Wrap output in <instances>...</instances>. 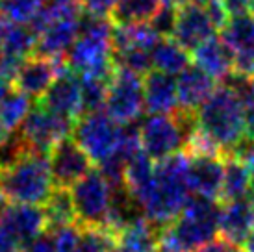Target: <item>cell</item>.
<instances>
[{
    "mask_svg": "<svg viewBox=\"0 0 254 252\" xmlns=\"http://www.w3.org/2000/svg\"><path fill=\"white\" fill-rule=\"evenodd\" d=\"M190 196V160L186 152H177L156 161L154 182L141 202L143 217L163 228L182 213Z\"/></svg>",
    "mask_w": 254,
    "mask_h": 252,
    "instance_id": "obj_1",
    "label": "cell"
},
{
    "mask_svg": "<svg viewBox=\"0 0 254 252\" xmlns=\"http://www.w3.org/2000/svg\"><path fill=\"white\" fill-rule=\"evenodd\" d=\"M113 28L110 17L85 13L80 17V34L67 52L65 63L78 76L110 78L115 72L113 60Z\"/></svg>",
    "mask_w": 254,
    "mask_h": 252,
    "instance_id": "obj_2",
    "label": "cell"
},
{
    "mask_svg": "<svg viewBox=\"0 0 254 252\" xmlns=\"http://www.w3.org/2000/svg\"><path fill=\"white\" fill-rule=\"evenodd\" d=\"M221 202L191 195L182 213L160 230V252H195L219 234Z\"/></svg>",
    "mask_w": 254,
    "mask_h": 252,
    "instance_id": "obj_3",
    "label": "cell"
},
{
    "mask_svg": "<svg viewBox=\"0 0 254 252\" xmlns=\"http://www.w3.org/2000/svg\"><path fill=\"white\" fill-rule=\"evenodd\" d=\"M54 189L49 154L28 148L11 165L0 169V191L11 204L43 206Z\"/></svg>",
    "mask_w": 254,
    "mask_h": 252,
    "instance_id": "obj_4",
    "label": "cell"
},
{
    "mask_svg": "<svg viewBox=\"0 0 254 252\" xmlns=\"http://www.w3.org/2000/svg\"><path fill=\"white\" fill-rule=\"evenodd\" d=\"M197 126L228 156L247 135V123L240 98L225 84L197 110Z\"/></svg>",
    "mask_w": 254,
    "mask_h": 252,
    "instance_id": "obj_5",
    "label": "cell"
},
{
    "mask_svg": "<svg viewBox=\"0 0 254 252\" xmlns=\"http://www.w3.org/2000/svg\"><path fill=\"white\" fill-rule=\"evenodd\" d=\"M197 128V113L178 110L175 113L150 115L139 126L141 150L154 161L165 160L186 148Z\"/></svg>",
    "mask_w": 254,
    "mask_h": 252,
    "instance_id": "obj_6",
    "label": "cell"
},
{
    "mask_svg": "<svg viewBox=\"0 0 254 252\" xmlns=\"http://www.w3.org/2000/svg\"><path fill=\"white\" fill-rule=\"evenodd\" d=\"M69 191L76 211V223L80 226L104 228L115 193V186L104 176V173L100 169H91Z\"/></svg>",
    "mask_w": 254,
    "mask_h": 252,
    "instance_id": "obj_7",
    "label": "cell"
},
{
    "mask_svg": "<svg viewBox=\"0 0 254 252\" xmlns=\"http://www.w3.org/2000/svg\"><path fill=\"white\" fill-rule=\"evenodd\" d=\"M125 126L112 119L106 112L85 113L74 125L72 135L93 163H104L110 160L123 139Z\"/></svg>",
    "mask_w": 254,
    "mask_h": 252,
    "instance_id": "obj_8",
    "label": "cell"
},
{
    "mask_svg": "<svg viewBox=\"0 0 254 252\" xmlns=\"http://www.w3.org/2000/svg\"><path fill=\"white\" fill-rule=\"evenodd\" d=\"M72 130H74L72 119H67L39 104L32 108V112L28 113V117L24 119L17 132L21 133L22 141L26 143L30 150L50 154L52 148L69 139Z\"/></svg>",
    "mask_w": 254,
    "mask_h": 252,
    "instance_id": "obj_9",
    "label": "cell"
},
{
    "mask_svg": "<svg viewBox=\"0 0 254 252\" xmlns=\"http://www.w3.org/2000/svg\"><path fill=\"white\" fill-rule=\"evenodd\" d=\"M106 113L119 125L127 126L141 117L145 110L143 78L130 70L115 67L112 80L108 84Z\"/></svg>",
    "mask_w": 254,
    "mask_h": 252,
    "instance_id": "obj_10",
    "label": "cell"
},
{
    "mask_svg": "<svg viewBox=\"0 0 254 252\" xmlns=\"http://www.w3.org/2000/svg\"><path fill=\"white\" fill-rule=\"evenodd\" d=\"M49 161L54 186L62 189H71L93 169L91 158L85 154L74 139H65L64 143L52 148Z\"/></svg>",
    "mask_w": 254,
    "mask_h": 252,
    "instance_id": "obj_11",
    "label": "cell"
},
{
    "mask_svg": "<svg viewBox=\"0 0 254 252\" xmlns=\"http://www.w3.org/2000/svg\"><path fill=\"white\" fill-rule=\"evenodd\" d=\"M215 32H217V26L212 21L204 4H186L177 7L173 39L178 45H182L188 52H193L202 43L212 39Z\"/></svg>",
    "mask_w": 254,
    "mask_h": 252,
    "instance_id": "obj_12",
    "label": "cell"
},
{
    "mask_svg": "<svg viewBox=\"0 0 254 252\" xmlns=\"http://www.w3.org/2000/svg\"><path fill=\"white\" fill-rule=\"evenodd\" d=\"M65 67H67L65 60H52L39 54L28 56L15 72V89L32 98H41Z\"/></svg>",
    "mask_w": 254,
    "mask_h": 252,
    "instance_id": "obj_13",
    "label": "cell"
},
{
    "mask_svg": "<svg viewBox=\"0 0 254 252\" xmlns=\"http://www.w3.org/2000/svg\"><path fill=\"white\" fill-rule=\"evenodd\" d=\"M221 39L230 49L236 70L254 76V17L251 13L230 17L221 28Z\"/></svg>",
    "mask_w": 254,
    "mask_h": 252,
    "instance_id": "obj_14",
    "label": "cell"
},
{
    "mask_svg": "<svg viewBox=\"0 0 254 252\" xmlns=\"http://www.w3.org/2000/svg\"><path fill=\"white\" fill-rule=\"evenodd\" d=\"M41 104L67 119H76L84 113L82 106V80L74 70L65 67L52 82L49 91L41 97Z\"/></svg>",
    "mask_w": 254,
    "mask_h": 252,
    "instance_id": "obj_15",
    "label": "cell"
},
{
    "mask_svg": "<svg viewBox=\"0 0 254 252\" xmlns=\"http://www.w3.org/2000/svg\"><path fill=\"white\" fill-rule=\"evenodd\" d=\"M0 221L21 243L22 251L49 228V221L43 208L32 204H7L0 210Z\"/></svg>",
    "mask_w": 254,
    "mask_h": 252,
    "instance_id": "obj_16",
    "label": "cell"
},
{
    "mask_svg": "<svg viewBox=\"0 0 254 252\" xmlns=\"http://www.w3.org/2000/svg\"><path fill=\"white\" fill-rule=\"evenodd\" d=\"M190 160V186L193 195H200L221 202L225 180V156H188Z\"/></svg>",
    "mask_w": 254,
    "mask_h": 252,
    "instance_id": "obj_17",
    "label": "cell"
},
{
    "mask_svg": "<svg viewBox=\"0 0 254 252\" xmlns=\"http://www.w3.org/2000/svg\"><path fill=\"white\" fill-rule=\"evenodd\" d=\"M78 34H80V15L54 19L37 32L36 52L45 58L64 60L76 41Z\"/></svg>",
    "mask_w": 254,
    "mask_h": 252,
    "instance_id": "obj_18",
    "label": "cell"
},
{
    "mask_svg": "<svg viewBox=\"0 0 254 252\" xmlns=\"http://www.w3.org/2000/svg\"><path fill=\"white\" fill-rule=\"evenodd\" d=\"M215 85H217V80L204 72L200 67L197 65L186 67L177 76L178 110L197 113L198 108L217 89Z\"/></svg>",
    "mask_w": 254,
    "mask_h": 252,
    "instance_id": "obj_19",
    "label": "cell"
},
{
    "mask_svg": "<svg viewBox=\"0 0 254 252\" xmlns=\"http://www.w3.org/2000/svg\"><path fill=\"white\" fill-rule=\"evenodd\" d=\"M254 230V196L221 204L219 234L221 238L241 245Z\"/></svg>",
    "mask_w": 254,
    "mask_h": 252,
    "instance_id": "obj_20",
    "label": "cell"
},
{
    "mask_svg": "<svg viewBox=\"0 0 254 252\" xmlns=\"http://www.w3.org/2000/svg\"><path fill=\"white\" fill-rule=\"evenodd\" d=\"M143 95L145 110L150 115L178 112V87L177 78L152 69L143 76Z\"/></svg>",
    "mask_w": 254,
    "mask_h": 252,
    "instance_id": "obj_21",
    "label": "cell"
},
{
    "mask_svg": "<svg viewBox=\"0 0 254 252\" xmlns=\"http://www.w3.org/2000/svg\"><path fill=\"white\" fill-rule=\"evenodd\" d=\"M193 62L197 67H200L204 72H208L219 82H225L236 70L232 52L226 47V43L217 35H213L212 39H208L198 49L193 50Z\"/></svg>",
    "mask_w": 254,
    "mask_h": 252,
    "instance_id": "obj_22",
    "label": "cell"
},
{
    "mask_svg": "<svg viewBox=\"0 0 254 252\" xmlns=\"http://www.w3.org/2000/svg\"><path fill=\"white\" fill-rule=\"evenodd\" d=\"M160 230L145 217L135 219L115 234L112 252H160Z\"/></svg>",
    "mask_w": 254,
    "mask_h": 252,
    "instance_id": "obj_23",
    "label": "cell"
},
{
    "mask_svg": "<svg viewBox=\"0 0 254 252\" xmlns=\"http://www.w3.org/2000/svg\"><path fill=\"white\" fill-rule=\"evenodd\" d=\"M37 47V32L30 24H15L0 17V56L24 62Z\"/></svg>",
    "mask_w": 254,
    "mask_h": 252,
    "instance_id": "obj_24",
    "label": "cell"
},
{
    "mask_svg": "<svg viewBox=\"0 0 254 252\" xmlns=\"http://www.w3.org/2000/svg\"><path fill=\"white\" fill-rule=\"evenodd\" d=\"M154 167L156 163L152 158H148L143 150H139L137 154L128 161V165L125 167V175H123V188L127 189V193L135 202L139 204L145 200V196L148 195V191L152 188L154 182Z\"/></svg>",
    "mask_w": 254,
    "mask_h": 252,
    "instance_id": "obj_25",
    "label": "cell"
},
{
    "mask_svg": "<svg viewBox=\"0 0 254 252\" xmlns=\"http://www.w3.org/2000/svg\"><path fill=\"white\" fill-rule=\"evenodd\" d=\"M251 193H253V171H251V167L245 161L226 156L221 204L251 196Z\"/></svg>",
    "mask_w": 254,
    "mask_h": 252,
    "instance_id": "obj_26",
    "label": "cell"
},
{
    "mask_svg": "<svg viewBox=\"0 0 254 252\" xmlns=\"http://www.w3.org/2000/svg\"><path fill=\"white\" fill-rule=\"evenodd\" d=\"M191 65L190 52L178 45L173 37H162L152 49V69L178 76L186 67Z\"/></svg>",
    "mask_w": 254,
    "mask_h": 252,
    "instance_id": "obj_27",
    "label": "cell"
},
{
    "mask_svg": "<svg viewBox=\"0 0 254 252\" xmlns=\"http://www.w3.org/2000/svg\"><path fill=\"white\" fill-rule=\"evenodd\" d=\"M30 112L32 97L24 95L19 89H9L0 98V128L7 133L17 132Z\"/></svg>",
    "mask_w": 254,
    "mask_h": 252,
    "instance_id": "obj_28",
    "label": "cell"
},
{
    "mask_svg": "<svg viewBox=\"0 0 254 252\" xmlns=\"http://www.w3.org/2000/svg\"><path fill=\"white\" fill-rule=\"evenodd\" d=\"M165 0H125L112 13L113 24H147L152 21Z\"/></svg>",
    "mask_w": 254,
    "mask_h": 252,
    "instance_id": "obj_29",
    "label": "cell"
},
{
    "mask_svg": "<svg viewBox=\"0 0 254 252\" xmlns=\"http://www.w3.org/2000/svg\"><path fill=\"white\" fill-rule=\"evenodd\" d=\"M43 206H45L43 211H45L47 221H49V228L76 223V211H74V204H72V196L69 189L56 188Z\"/></svg>",
    "mask_w": 254,
    "mask_h": 252,
    "instance_id": "obj_30",
    "label": "cell"
},
{
    "mask_svg": "<svg viewBox=\"0 0 254 252\" xmlns=\"http://www.w3.org/2000/svg\"><path fill=\"white\" fill-rule=\"evenodd\" d=\"M43 6L45 0H0V17L15 24H32Z\"/></svg>",
    "mask_w": 254,
    "mask_h": 252,
    "instance_id": "obj_31",
    "label": "cell"
},
{
    "mask_svg": "<svg viewBox=\"0 0 254 252\" xmlns=\"http://www.w3.org/2000/svg\"><path fill=\"white\" fill-rule=\"evenodd\" d=\"M82 80V106L84 113L100 112L106 106L108 97V84L110 80L97 76H80Z\"/></svg>",
    "mask_w": 254,
    "mask_h": 252,
    "instance_id": "obj_32",
    "label": "cell"
},
{
    "mask_svg": "<svg viewBox=\"0 0 254 252\" xmlns=\"http://www.w3.org/2000/svg\"><path fill=\"white\" fill-rule=\"evenodd\" d=\"M115 236L100 226H82L76 252H112Z\"/></svg>",
    "mask_w": 254,
    "mask_h": 252,
    "instance_id": "obj_33",
    "label": "cell"
},
{
    "mask_svg": "<svg viewBox=\"0 0 254 252\" xmlns=\"http://www.w3.org/2000/svg\"><path fill=\"white\" fill-rule=\"evenodd\" d=\"M50 232H52V238H54L56 252H76L80 234H82L80 224L72 223L65 224V226H56V228H50Z\"/></svg>",
    "mask_w": 254,
    "mask_h": 252,
    "instance_id": "obj_34",
    "label": "cell"
},
{
    "mask_svg": "<svg viewBox=\"0 0 254 252\" xmlns=\"http://www.w3.org/2000/svg\"><path fill=\"white\" fill-rule=\"evenodd\" d=\"M175 22H177V7L165 2L162 6V9L152 17V21L148 22V24L152 26V30L160 37H173Z\"/></svg>",
    "mask_w": 254,
    "mask_h": 252,
    "instance_id": "obj_35",
    "label": "cell"
},
{
    "mask_svg": "<svg viewBox=\"0 0 254 252\" xmlns=\"http://www.w3.org/2000/svg\"><path fill=\"white\" fill-rule=\"evenodd\" d=\"M125 0H82V6L87 9V13L99 15V17H112L119 4Z\"/></svg>",
    "mask_w": 254,
    "mask_h": 252,
    "instance_id": "obj_36",
    "label": "cell"
},
{
    "mask_svg": "<svg viewBox=\"0 0 254 252\" xmlns=\"http://www.w3.org/2000/svg\"><path fill=\"white\" fill-rule=\"evenodd\" d=\"M26 252H56V245H54V238L50 228L39 234L32 243H28V247L24 249Z\"/></svg>",
    "mask_w": 254,
    "mask_h": 252,
    "instance_id": "obj_37",
    "label": "cell"
},
{
    "mask_svg": "<svg viewBox=\"0 0 254 252\" xmlns=\"http://www.w3.org/2000/svg\"><path fill=\"white\" fill-rule=\"evenodd\" d=\"M195 252H243V249H240V245H236L225 238H215L202 247H198Z\"/></svg>",
    "mask_w": 254,
    "mask_h": 252,
    "instance_id": "obj_38",
    "label": "cell"
},
{
    "mask_svg": "<svg viewBox=\"0 0 254 252\" xmlns=\"http://www.w3.org/2000/svg\"><path fill=\"white\" fill-rule=\"evenodd\" d=\"M21 243L13 238V234L7 230L4 223L0 221V252H21Z\"/></svg>",
    "mask_w": 254,
    "mask_h": 252,
    "instance_id": "obj_39",
    "label": "cell"
},
{
    "mask_svg": "<svg viewBox=\"0 0 254 252\" xmlns=\"http://www.w3.org/2000/svg\"><path fill=\"white\" fill-rule=\"evenodd\" d=\"M230 17L249 13V0H221Z\"/></svg>",
    "mask_w": 254,
    "mask_h": 252,
    "instance_id": "obj_40",
    "label": "cell"
},
{
    "mask_svg": "<svg viewBox=\"0 0 254 252\" xmlns=\"http://www.w3.org/2000/svg\"><path fill=\"white\" fill-rule=\"evenodd\" d=\"M165 2L175 7H180V6H186V4H204L206 0H165Z\"/></svg>",
    "mask_w": 254,
    "mask_h": 252,
    "instance_id": "obj_41",
    "label": "cell"
},
{
    "mask_svg": "<svg viewBox=\"0 0 254 252\" xmlns=\"http://www.w3.org/2000/svg\"><path fill=\"white\" fill-rule=\"evenodd\" d=\"M243 252H254V230L249 234V238L243 241Z\"/></svg>",
    "mask_w": 254,
    "mask_h": 252,
    "instance_id": "obj_42",
    "label": "cell"
},
{
    "mask_svg": "<svg viewBox=\"0 0 254 252\" xmlns=\"http://www.w3.org/2000/svg\"><path fill=\"white\" fill-rule=\"evenodd\" d=\"M249 13L254 17V0H249Z\"/></svg>",
    "mask_w": 254,
    "mask_h": 252,
    "instance_id": "obj_43",
    "label": "cell"
},
{
    "mask_svg": "<svg viewBox=\"0 0 254 252\" xmlns=\"http://www.w3.org/2000/svg\"><path fill=\"white\" fill-rule=\"evenodd\" d=\"M6 198H4V195H2V191H0V210H2V208H4V206H6Z\"/></svg>",
    "mask_w": 254,
    "mask_h": 252,
    "instance_id": "obj_44",
    "label": "cell"
}]
</instances>
